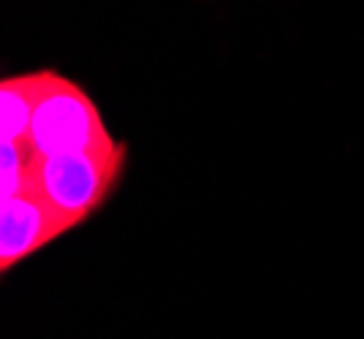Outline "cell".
I'll use <instances>...</instances> for the list:
<instances>
[{
	"label": "cell",
	"instance_id": "1",
	"mask_svg": "<svg viewBox=\"0 0 364 339\" xmlns=\"http://www.w3.org/2000/svg\"><path fill=\"white\" fill-rule=\"evenodd\" d=\"M128 163V147L98 152L36 155L33 190L52 206V212L74 231L92 217L117 190Z\"/></svg>",
	"mask_w": 364,
	"mask_h": 339
},
{
	"label": "cell",
	"instance_id": "2",
	"mask_svg": "<svg viewBox=\"0 0 364 339\" xmlns=\"http://www.w3.org/2000/svg\"><path fill=\"white\" fill-rule=\"evenodd\" d=\"M28 144L38 157H44L60 152L114 150L122 141L112 139L101 111L85 87L55 71H46L44 87L33 111Z\"/></svg>",
	"mask_w": 364,
	"mask_h": 339
},
{
	"label": "cell",
	"instance_id": "3",
	"mask_svg": "<svg viewBox=\"0 0 364 339\" xmlns=\"http://www.w3.org/2000/svg\"><path fill=\"white\" fill-rule=\"evenodd\" d=\"M68 231L71 228L36 190L0 201V272L9 274L25 258L36 255Z\"/></svg>",
	"mask_w": 364,
	"mask_h": 339
},
{
	"label": "cell",
	"instance_id": "4",
	"mask_svg": "<svg viewBox=\"0 0 364 339\" xmlns=\"http://www.w3.org/2000/svg\"><path fill=\"white\" fill-rule=\"evenodd\" d=\"M44 79L46 71L3 79L0 84V141L28 144L33 111L38 104Z\"/></svg>",
	"mask_w": 364,
	"mask_h": 339
},
{
	"label": "cell",
	"instance_id": "5",
	"mask_svg": "<svg viewBox=\"0 0 364 339\" xmlns=\"http://www.w3.org/2000/svg\"><path fill=\"white\" fill-rule=\"evenodd\" d=\"M0 201L16 199L33 190V169H36V152L31 144H11L0 141Z\"/></svg>",
	"mask_w": 364,
	"mask_h": 339
}]
</instances>
